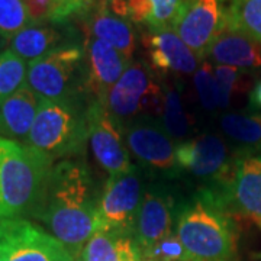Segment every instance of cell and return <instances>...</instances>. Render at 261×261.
<instances>
[{"mask_svg": "<svg viewBox=\"0 0 261 261\" xmlns=\"http://www.w3.org/2000/svg\"><path fill=\"white\" fill-rule=\"evenodd\" d=\"M97 203L99 196L87 166L77 159L61 160L51 168L32 218L45 225L77 261L86 243L100 228Z\"/></svg>", "mask_w": 261, "mask_h": 261, "instance_id": "1", "label": "cell"}, {"mask_svg": "<svg viewBox=\"0 0 261 261\" xmlns=\"http://www.w3.org/2000/svg\"><path fill=\"white\" fill-rule=\"evenodd\" d=\"M53 166L54 161L41 151L0 138V219L32 218Z\"/></svg>", "mask_w": 261, "mask_h": 261, "instance_id": "2", "label": "cell"}, {"mask_svg": "<svg viewBox=\"0 0 261 261\" xmlns=\"http://www.w3.org/2000/svg\"><path fill=\"white\" fill-rule=\"evenodd\" d=\"M176 233L190 261H226L235 251L231 215L212 189L195 196L180 209Z\"/></svg>", "mask_w": 261, "mask_h": 261, "instance_id": "3", "label": "cell"}, {"mask_svg": "<svg viewBox=\"0 0 261 261\" xmlns=\"http://www.w3.org/2000/svg\"><path fill=\"white\" fill-rule=\"evenodd\" d=\"M86 109L80 96L60 100L41 99L27 145L53 161L79 157L89 140Z\"/></svg>", "mask_w": 261, "mask_h": 261, "instance_id": "4", "label": "cell"}, {"mask_svg": "<svg viewBox=\"0 0 261 261\" xmlns=\"http://www.w3.org/2000/svg\"><path fill=\"white\" fill-rule=\"evenodd\" d=\"M25 84L45 100L79 96L84 86V47L70 42L29 63Z\"/></svg>", "mask_w": 261, "mask_h": 261, "instance_id": "5", "label": "cell"}, {"mask_svg": "<svg viewBox=\"0 0 261 261\" xmlns=\"http://www.w3.org/2000/svg\"><path fill=\"white\" fill-rule=\"evenodd\" d=\"M163 99L164 90L155 83L148 67L144 63L132 61L102 103L122 128L142 113L161 115Z\"/></svg>", "mask_w": 261, "mask_h": 261, "instance_id": "6", "label": "cell"}, {"mask_svg": "<svg viewBox=\"0 0 261 261\" xmlns=\"http://www.w3.org/2000/svg\"><path fill=\"white\" fill-rule=\"evenodd\" d=\"M0 261H75L54 235L28 218L0 219Z\"/></svg>", "mask_w": 261, "mask_h": 261, "instance_id": "7", "label": "cell"}, {"mask_svg": "<svg viewBox=\"0 0 261 261\" xmlns=\"http://www.w3.org/2000/svg\"><path fill=\"white\" fill-rule=\"evenodd\" d=\"M212 190L228 214L248 218L261 226V155L238 157L229 174Z\"/></svg>", "mask_w": 261, "mask_h": 261, "instance_id": "8", "label": "cell"}, {"mask_svg": "<svg viewBox=\"0 0 261 261\" xmlns=\"http://www.w3.org/2000/svg\"><path fill=\"white\" fill-rule=\"evenodd\" d=\"M142 197V183L137 168L129 173L109 176L97 203L99 229H115L134 235Z\"/></svg>", "mask_w": 261, "mask_h": 261, "instance_id": "9", "label": "cell"}, {"mask_svg": "<svg viewBox=\"0 0 261 261\" xmlns=\"http://www.w3.org/2000/svg\"><path fill=\"white\" fill-rule=\"evenodd\" d=\"M228 0H186L174 23V32L199 61L226 29Z\"/></svg>", "mask_w": 261, "mask_h": 261, "instance_id": "10", "label": "cell"}, {"mask_svg": "<svg viewBox=\"0 0 261 261\" xmlns=\"http://www.w3.org/2000/svg\"><path fill=\"white\" fill-rule=\"evenodd\" d=\"M89 141L99 166L109 176H118L134 170L129 151L122 138V128L108 112L100 100L92 99L86 109Z\"/></svg>", "mask_w": 261, "mask_h": 261, "instance_id": "11", "label": "cell"}, {"mask_svg": "<svg viewBox=\"0 0 261 261\" xmlns=\"http://www.w3.org/2000/svg\"><path fill=\"white\" fill-rule=\"evenodd\" d=\"M126 147L144 166L161 171L177 168L176 147L163 125L141 118L122 126Z\"/></svg>", "mask_w": 261, "mask_h": 261, "instance_id": "12", "label": "cell"}, {"mask_svg": "<svg viewBox=\"0 0 261 261\" xmlns=\"http://www.w3.org/2000/svg\"><path fill=\"white\" fill-rule=\"evenodd\" d=\"M177 167L199 178H211L221 183L231 171L232 161L222 141L215 135H202L180 142L176 147Z\"/></svg>", "mask_w": 261, "mask_h": 261, "instance_id": "13", "label": "cell"}, {"mask_svg": "<svg viewBox=\"0 0 261 261\" xmlns=\"http://www.w3.org/2000/svg\"><path fill=\"white\" fill-rule=\"evenodd\" d=\"M132 60L118 49L92 37L84 42V87L102 102L112 86L125 73Z\"/></svg>", "mask_w": 261, "mask_h": 261, "instance_id": "14", "label": "cell"}, {"mask_svg": "<svg viewBox=\"0 0 261 261\" xmlns=\"http://www.w3.org/2000/svg\"><path fill=\"white\" fill-rule=\"evenodd\" d=\"M142 47L151 65L160 73L193 74L197 70L199 58L173 28L147 31L142 37Z\"/></svg>", "mask_w": 261, "mask_h": 261, "instance_id": "15", "label": "cell"}, {"mask_svg": "<svg viewBox=\"0 0 261 261\" xmlns=\"http://www.w3.org/2000/svg\"><path fill=\"white\" fill-rule=\"evenodd\" d=\"M173 200L161 192H145L134 225V240L141 254L173 232Z\"/></svg>", "mask_w": 261, "mask_h": 261, "instance_id": "16", "label": "cell"}, {"mask_svg": "<svg viewBox=\"0 0 261 261\" xmlns=\"http://www.w3.org/2000/svg\"><path fill=\"white\" fill-rule=\"evenodd\" d=\"M80 13H84L86 37L96 38L132 60L135 51V31L132 22L115 15L108 6H96L90 2Z\"/></svg>", "mask_w": 261, "mask_h": 261, "instance_id": "17", "label": "cell"}, {"mask_svg": "<svg viewBox=\"0 0 261 261\" xmlns=\"http://www.w3.org/2000/svg\"><path fill=\"white\" fill-rule=\"evenodd\" d=\"M186 0H111L106 6L115 15L148 31L173 28Z\"/></svg>", "mask_w": 261, "mask_h": 261, "instance_id": "18", "label": "cell"}, {"mask_svg": "<svg viewBox=\"0 0 261 261\" xmlns=\"http://www.w3.org/2000/svg\"><path fill=\"white\" fill-rule=\"evenodd\" d=\"M41 99L28 86H22L0 106V138L27 144Z\"/></svg>", "mask_w": 261, "mask_h": 261, "instance_id": "19", "label": "cell"}, {"mask_svg": "<svg viewBox=\"0 0 261 261\" xmlns=\"http://www.w3.org/2000/svg\"><path fill=\"white\" fill-rule=\"evenodd\" d=\"M65 23H38L29 25L9 41L12 49L23 61L32 63L53 53L57 48L70 44Z\"/></svg>", "mask_w": 261, "mask_h": 261, "instance_id": "20", "label": "cell"}, {"mask_svg": "<svg viewBox=\"0 0 261 261\" xmlns=\"http://www.w3.org/2000/svg\"><path fill=\"white\" fill-rule=\"evenodd\" d=\"M206 57L218 65H229L235 68H258L261 67V42L238 31L225 29L212 42Z\"/></svg>", "mask_w": 261, "mask_h": 261, "instance_id": "21", "label": "cell"}, {"mask_svg": "<svg viewBox=\"0 0 261 261\" xmlns=\"http://www.w3.org/2000/svg\"><path fill=\"white\" fill-rule=\"evenodd\" d=\"M77 261H142V254L132 233L99 229L86 243Z\"/></svg>", "mask_w": 261, "mask_h": 261, "instance_id": "22", "label": "cell"}, {"mask_svg": "<svg viewBox=\"0 0 261 261\" xmlns=\"http://www.w3.org/2000/svg\"><path fill=\"white\" fill-rule=\"evenodd\" d=\"M87 2L75 0H23L31 25L38 23H67L68 18L79 15Z\"/></svg>", "mask_w": 261, "mask_h": 261, "instance_id": "23", "label": "cell"}, {"mask_svg": "<svg viewBox=\"0 0 261 261\" xmlns=\"http://www.w3.org/2000/svg\"><path fill=\"white\" fill-rule=\"evenodd\" d=\"M226 29L261 42V0H228Z\"/></svg>", "mask_w": 261, "mask_h": 261, "instance_id": "24", "label": "cell"}, {"mask_svg": "<svg viewBox=\"0 0 261 261\" xmlns=\"http://www.w3.org/2000/svg\"><path fill=\"white\" fill-rule=\"evenodd\" d=\"M221 128L231 140L261 151V115L228 113L221 119Z\"/></svg>", "mask_w": 261, "mask_h": 261, "instance_id": "25", "label": "cell"}, {"mask_svg": "<svg viewBox=\"0 0 261 261\" xmlns=\"http://www.w3.org/2000/svg\"><path fill=\"white\" fill-rule=\"evenodd\" d=\"M28 63L12 49L0 51V106L27 82Z\"/></svg>", "mask_w": 261, "mask_h": 261, "instance_id": "26", "label": "cell"}, {"mask_svg": "<svg viewBox=\"0 0 261 261\" xmlns=\"http://www.w3.org/2000/svg\"><path fill=\"white\" fill-rule=\"evenodd\" d=\"M161 119H163V128L173 140H181L189 134L190 129L189 118L183 111L180 93L174 87L164 89Z\"/></svg>", "mask_w": 261, "mask_h": 261, "instance_id": "27", "label": "cell"}, {"mask_svg": "<svg viewBox=\"0 0 261 261\" xmlns=\"http://www.w3.org/2000/svg\"><path fill=\"white\" fill-rule=\"evenodd\" d=\"M31 25L23 0H0V38L9 42Z\"/></svg>", "mask_w": 261, "mask_h": 261, "instance_id": "28", "label": "cell"}, {"mask_svg": "<svg viewBox=\"0 0 261 261\" xmlns=\"http://www.w3.org/2000/svg\"><path fill=\"white\" fill-rule=\"evenodd\" d=\"M142 260L151 261H190L176 231L154 244L149 250L142 254Z\"/></svg>", "mask_w": 261, "mask_h": 261, "instance_id": "29", "label": "cell"}, {"mask_svg": "<svg viewBox=\"0 0 261 261\" xmlns=\"http://www.w3.org/2000/svg\"><path fill=\"white\" fill-rule=\"evenodd\" d=\"M214 75L218 86V108H226L232 93L240 87L241 70L229 65H216Z\"/></svg>", "mask_w": 261, "mask_h": 261, "instance_id": "30", "label": "cell"}, {"mask_svg": "<svg viewBox=\"0 0 261 261\" xmlns=\"http://www.w3.org/2000/svg\"><path fill=\"white\" fill-rule=\"evenodd\" d=\"M195 86L200 103L207 111L218 108V86L215 80L214 70L207 63L197 67L195 73Z\"/></svg>", "mask_w": 261, "mask_h": 261, "instance_id": "31", "label": "cell"}, {"mask_svg": "<svg viewBox=\"0 0 261 261\" xmlns=\"http://www.w3.org/2000/svg\"><path fill=\"white\" fill-rule=\"evenodd\" d=\"M250 102H251V105H254V106L261 108V82L252 89L251 96H250Z\"/></svg>", "mask_w": 261, "mask_h": 261, "instance_id": "32", "label": "cell"}, {"mask_svg": "<svg viewBox=\"0 0 261 261\" xmlns=\"http://www.w3.org/2000/svg\"><path fill=\"white\" fill-rule=\"evenodd\" d=\"M92 5H96V6H106L111 0H89Z\"/></svg>", "mask_w": 261, "mask_h": 261, "instance_id": "33", "label": "cell"}, {"mask_svg": "<svg viewBox=\"0 0 261 261\" xmlns=\"http://www.w3.org/2000/svg\"><path fill=\"white\" fill-rule=\"evenodd\" d=\"M3 45H6V41H5V39H2V38H0V48L3 47Z\"/></svg>", "mask_w": 261, "mask_h": 261, "instance_id": "34", "label": "cell"}, {"mask_svg": "<svg viewBox=\"0 0 261 261\" xmlns=\"http://www.w3.org/2000/svg\"><path fill=\"white\" fill-rule=\"evenodd\" d=\"M75 2H87V0H75Z\"/></svg>", "mask_w": 261, "mask_h": 261, "instance_id": "35", "label": "cell"}, {"mask_svg": "<svg viewBox=\"0 0 261 261\" xmlns=\"http://www.w3.org/2000/svg\"><path fill=\"white\" fill-rule=\"evenodd\" d=\"M142 261H151V260H142Z\"/></svg>", "mask_w": 261, "mask_h": 261, "instance_id": "36", "label": "cell"}]
</instances>
